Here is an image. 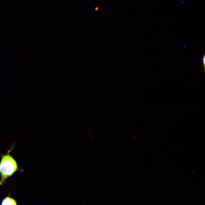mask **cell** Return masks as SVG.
Masks as SVG:
<instances>
[{
    "label": "cell",
    "mask_w": 205,
    "mask_h": 205,
    "mask_svg": "<svg viewBox=\"0 0 205 205\" xmlns=\"http://www.w3.org/2000/svg\"><path fill=\"white\" fill-rule=\"evenodd\" d=\"M11 150H9L7 154L2 156L0 162L1 185H3L5 182V180L12 176L18 170L16 161L9 154Z\"/></svg>",
    "instance_id": "6da1fadb"
},
{
    "label": "cell",
    "mask_w": 205,
    "mask_h": 205,
    "mask_svg": "<svg viewBox=\"0 0 205 205\" xmlns=\"http://www.w3.org/2000/svg\"><path fill=\"white\" fill-rule=\"evenodd\" d=\"M10 194L8 196L4 198L1 201V205H17L16 200L10 196Z\"/></svg>",
    "instance_id": "7a4b0ae2"
},
{
    "label": "cell",
    "mask_w": 205,
    "mask_h": 205,
    "mask_svg": "<svg viewBox=\"0 0 205 205\" xmlns=\"http://www.w3.org/2000/svg\"><path fill=\"white\" fill-rule=\"evenodd\" d=\"M205 55H204V56H203V58H202V61H203V65H204V69H205Z\"/></svg>",
    "instance_id": "3957f363"
}]
</instances>
